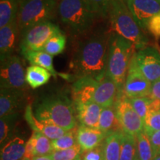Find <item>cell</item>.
Instances as JSON below:
<instances>
[{"label": "cell", "mask_w": 160, "mask_h": 160, "mask_svg": "<svg viewBox=\"0 0 160 160\" xmlns=\"http://www.w3.org/2000/svg\"><path fill=\"white\" fill-rule=\"evenodd\" d=\"M134 58L139 71L151 82L160 79V51L153 47H145L135 52Z\"/></svg>", "instance_id": "11"}, {"label": "cell", "mask_w": 160, "mask_h": 160, "mask_svg": "<svg viewBox=\"0 0 160 160\" xmlns=\"http://www.w3.org/2000/svg\"><path fill=\"white\" fill-rule=\"evenodd\" d=\"M109 35L97 31L83 37L73 50L70 69L77 78L90 77L99 81L107 71Z\"/></svg>", "instance_id": "1"}, {"label": "cell", "mask_w": 160, "mask_h": 160, "mask_svg": "<svg viewBox=\"0 0 160 160\" xmlns=\"http://www.w3.org/2000/svg\"><path fill=\"white\" fill-rule=\"evenodd\" d=\"M148 97L151 98V99L160 101V79L151 83Z\"/></svg>", "instance_id": "39"}, {"label": "cell", "mask_w": 160, "mask_h": 160, "mask_svg": "<svg viewBox=\"0 0 160 160\" xmlns=\"http://www.w3.org/2000/svg\"><path fill=\"white\" fill-rule=\"evenodd\" d=\"M22 0H0V28L17 19Z\"/></svg>", "instance_id": "25"}, {"label": "cell", "mask_w": 160, "mask_h": 160, "mask_svg": "<svg viewBox=\"0 0 160 160\" xmlns=\"http://www.w3.org/2000/svg\"><path fill=\"white\" fill-rule=\"evenodd\" d=\"M36 157L34 148H33V146L32 145L31 142L29 140H28V142H26V145H25V153L24 159L25 160H33Z\"/></svg>", "instance_id": "40"}, {"label": "cell", "mask_w": 160, "mask_h": 160, "mask_svg": "<svg viewBox=\"0 0 160 160\" xmlns=\"http://www.w3.org/2000/svg\"><path fill=\"white\" fill-rule=\"evenodd\" d=\"M73 104L77 119L81 123V125L99 129V118L102 108L93 102L88 103L76 102Z\"/></svg>", "instance_id": "17"}, {"label": "cell", "mask_w": 160, "mask_h": 160, "mask_svg": "<svg viewBox=\"0 0 160 160\" xmlns=\"http://www.w3.org/2000/svg\"><path fill=\"white\" fill-rule=\"evenodd\" d=\"M82 150L79 145L65 150L53 151L49 156L53 160H77L81 157Z\"/></svg>", "instance_id": "33"}, {"label": "cell", "mask_w": 160, "mask_h": 160, "mask_svg": "<svg viewBox=\"0 0 160 160\" xmlns=\"http://www.w3.org/2000/svg\"><path fill=\"white\" fill-rule=\"evenodd\" d=\"M17 20L0 28V59H7L13 54L19 34Z\"/></svg>", "instance_id": "18"}, {"label": "cell", "mask_w": 160, "mask_h": 160, "mask_svg": "<svg viewBox=\"0 0 160 160\" xmlns=\"http://www.w3.org/2000/svg\"><path fill=\"white\" fill-rule=\"evenodd\" d=\"M66 42V36L62 32L49 39L48 42L45 44L42 51L53 57L59 55L65 51Z\"/></svg>", "instance_id": "31"}, {"label": "cell", "mask_w": 160, "mask_h": 160, "mask_svg": "<svg viewBox=\"0 0 160 160\" xmlns=\"http://www.w3.org/2000/svg\"><path fill=\"white\" fill-rule=\"evenodd\" d=\"M97 17L105 19L109 16L113 0H85Z\"/></svg>", "instance_id": "35"}, {"label": "cell", "mask_w": 160, "mask_h": 160, "mask_svg": "<svg viewBox=\"0 0 160 160\" xmlns=\"http://www.w3.org/2000/svg\"><path fill=\"white\" fill-rule=\"evenodd\" d=\"M51 76L48 70L37 65L29 66L25 71L26 82L33 89L45 85L48 82Z\"/></svg>", "instance_id": "24"}, {"label": "cell", "mask_w": 160, "mask_h": 160, "mask_svg": "<svg viewBox=\"0 0 160 160\" xmlns=\"http://www.w3.org/2000/svg\"><path fill=\"white\" fill-rule=\"evenodd\" d=\"M58 4L59 0H22L17 19L20 32L51 21L57 13Z\"/></svg>", "instance_id": "6"}, {"label": "cell", "mask_w": 160, "mask_h": 160, "mask_svg": "<svg viewBox=\"0 0 160 160\" xmlns=\"http://www.w3.org/2000/svg\"><path fill=\"white\" fill-rule=\"evenodd\" d=\"M119 160H138L137 138L124 131L122 139Z\"/></svg>", "instance_id": "29"}, {"label": "cell", "mask_w": 160, "mask_h": 160, "mask_svg": "<svg viewBox=\"0 0 160 160\" xmlns=\"http://www.w3.org/2000/svg\"><path fill=\"white\" fill-rule=\"evenodd\" d=\"M120 94L117 85L107 74L99 81L93 102L101 106L102 108L114 105L118 96Z\"/></svg>", "instance_id": "14"}, {"label": "cell", "mask_w": 160, "mask_h": 160, "mask_svg": "<svg viewBox=\"0 0 160 160\" xmlns=\"http://www.w3.org/2000/svg\"><path fill=\"white\" fill-rule=\"evenodd\" d=\"M21 53L32 65H37L44 68L48 70L53 77H57V73L55 71L53 64V56L43 51H28L21 52Z\"/></svg>", "instance_id": "23"}, {"label": "cell", "mask_w": 160, "mask_h": 160, "mask_svg": "<svg viewBox=\"0 0 160 160\" xmlns=\"http://www.w3.org/2000/svg\"><path fill=\"white\" fill-rule=\"evenodd\" d=\"M82 160H104L102 144L96 148L83 152L81 155Z\"/></svg>", "instance_id": "37"}, {"label": "cell", "mask_w": 160, "mask_h": 160, "mask_svg": "<svg viewBox=\"0 0 160 160\" xmlns=\"http://www.w3.org/2000/svg\"><path fill=\"white\" fill-rule=\"evenodd\" d=\"M25 71L21 59L13 54L1 61L0 86L1 88L27 90Z\"/></svg>", "instance_id": "8"}, {"label": "cell", "mask_w": 160, "mask_h": 160, "mask_svg": "<svg viewBox=\"0 0 160 160\" xmlns=\"http://www.w3.org/2000/svg\"><path fill=\"white\" fill-rule=\"evenodd\" d=\"M114 107L117 119L125 133L137 137L144 131L143 120L133 108L123 93L118 96Z\"/></svg>", "instance_id": "9"}, {"label": "cell", "mask_w": 160, "mask_h": 160, "mask_svg": "<svg viewBox=\"0 0 160 160\" xmlns=\"http://www.w3.org/2000/svg\"><path fill=\"white\" fill-rule=\"evenodd\" d=\"M28 96L26 90L14 88L0 89V117L20 113L27 107Z\"/></svg>", "instance_id": "12"}, {"label": "cell", "mask_w": 160, "mask_h": 160, "mask_svg": "<svg viewBox=\"0 0 160 160\" xmlns=\"http://www.w3.org/2000/svg\"><path fill=\"white\" fill-rule=\"evenodd\" d=\"M147 31L151 34L158 39L160 38V13L153 16L149 20L147 25Z\"/></svg>", "instance_id": "36"}, {"label": "cell", "mask_w": 160, "mask_h": 160, "mask_svg": "<svg viewBox=\"0 0 160 160\" xmlns=\"http://www.w3.org/2000/svg\"><path fill=\"white\" fill-rule=\"evenodd\" d=\"M60 33L59 26L51 21L37 24L22 33L21 52L42 51L48 40Z\"/></svg>", "instance_id": "7"}, {"label": "cell", "mask_w": 160, "mask_h": 160, "mask_svg": "<svg viewBox=\"0 0 160 160\" xmlns=\"http://www.w3.org/2000/svg\"><path fill=\"white\" fill-rule=\"evenodd\" d=\"M151 82L139 71L134 56L131 58L122 93L128 98L148 97Z\"/></svg>", "instance_id": "10"}, {"label": "cell", "mask_w": 160, "mask_h": 160, "mask_svg": "<svg viewBox=\"0 0 160 160\" xmlns=\"http://www.w3.org/2000/svg\"><path fill=\"white\" fill-rule=\"evenodd\" d=\"M128 7L142 31H147L149 20L160 13V0H125Z\"/></svg>", "instance_id": "13"}, {"label": "cell", "mask_w": 160, "mask_h": 160, "mask_svg": "<svg viewBox=\"0 0 160 160\" xmlns=\"http://www.w3.org/2000/svg\"><path fill=\"white\" fill-rule=\"evenodd\" d=\"M20 117V113H13L5 116L0 119V144L1 147L13 137L16 125Z\"/></svg>", "instance_id": "27"}, {"label": "cell", "mask_w": 160, "mask_h": 160, "mask_svg": "<svg viewBox=\"0 0 160 160\" xmlns=\"http://www.w3.org/2000/svg\"><path fill=\"white\" fill-rule=\"evenodd\" d=\"M28 140L33 146L36 157L50 155L53 151L51 140L39 132L33 131Z\"/></svg>", "instance_id": "28"}, {"label": "cell", "mask_w": 160, "mask_h": 160, "mask_svg": "<svg viewBox=\"0 0 160 160\" xmlns=\"http://www.w3.org/2000/svg\"><path fill=\"white\" fill-rule=\"evenodd\" d=\"M153 160H160V154L156 156V157L153 158Z\"/></svg>", "instance_id": "42"}, {"label": "cell", "mask_w": 160, "mask_h": 160, "mask_svg": "<svg viewBox=\"0 0 160 160\" xmlns=\"http://www.w3.org/2000/svg\"><path fill=\"white\" fill-rule=\"evenodd\" d=\"M138 160H153L155 157L153 148L148 136L145 131L141 132L137 137Z\"/></svg>", "instance_id": "30"}, {"label": "cell", "mask_w": 160, "mask_h": 160, "mask_svg": "<svg viewBox=\"0 0 160 160\" xmlns=\"http://www.w3.org/2000/svg\"><path fill=\"white\" fill-rule=\"evenodd\" d=\"M22 160H25V159H22Z\"/></svg>", "instance_id": "44"}, {"label": "cell", "mask_w": 160, "mask_h": 160, "mask_svg": "<svg viewBox=\"0 0 160 160\" xmlns=\"http://www.w3.org/2000/svg\"><path fill=\"white\" fill-rule=\"evenodd\" d=\"M122 133L116 132L108 135L104 140L102 146L104 160H119Z\"/></svg>", "instance_id": "22"}, {"label": "cell", "mask_w": 160, "mask_h": 160, "mask_svg": "<svg viewBox=\"0 0 160 160\" xmlns=\"http://www.w3.org/2000/svg\"><path fill=\"white\" fill-rule=\"evenodd\" d=\"M77 143L83 152L91 151L103 143L106 136L99 129L92 128L84 125L78 128L77 133Z\"/></svg>", "instance_id": "19"}, {"label": "cell", "mask_w": 160, "mask_h": 160, "mask_svg": "<svg viewBox=\"0 0 160 160\" xmlns=\"http://www.w3.org/2000/svg\"><path fill=\"white\" fill-rule=\"evenodd\" d=\"M39 121L53 124L69 131L77 126L74 104L63 93H52L38 99L33 108Z\"/></svg>", "instance_id": "2"}, {"label": "cell", "mask_w": 160, "mask_h": 160, "mask_svg": "<svg viewBox=\"0 0 160 160\" xmlns=\"http://www.w3.org/2000/svg\"><path fill=\"white\" fill-rule=\"evenodd\" d=\"M57 13L73 35L88 33L98 18L85 0H59Z\"/></svg>", "instance_id": "5"}, {"label": "cell", "mask_w": 160, "mask_h": 160, "mask_svg": "<svg viewBox=\"0 0 160 160\" xmlns=\"http://www.w3.org/2000/svg\"><path fill=\"white\" fill-rule=\"evenodd\" d=\"M24 117H25L26 122L33 131L42 133L45 137L49 138L51 141L59 139L68 132L62 128L58 127L53 124L44 122L37 119L33 114V108L31 107V105H28L27 107L25 108Z\"/></svg>", "instance_id": "15"}, {"label": "cell", "mask_w": 160, "mask_h": 160, "mask_svg": "<svg viewBox=\"0 0 160 160\" xmlns=\"http://www.w3.org/2000/svg\"><path fill=\"white\" fill-rule=\"evenodd\" d=\"M129 102L135 111L139 114L142 119L145 120L146 116L149 111V107L151 105L152 99L148 97H135V98H128Z\"/></svg>", "instance_id": "34"}, {"label": "cell", "mask_w": 160, "mask_h": 160, "mask_svg": "<svg viewBox=\"0 0 160 160\" xmlns=\"http://www.w3.org/2000/svg\"><path fill=\"white\" fill-rule=\"evenodd\" d=\"M99 130L106 137L112 133L123 131L117 119L114 105L102 110L99 118Z\"/></svg>", "instance_id": "20"}, {"label": "cell", "mask_w": 160, "mask_h": 160, "mask_svg": "<svg viewBox=\"0 0 160 160\" xmlns=\"http://www.w3.org/2000/svg\"><path fill=\"white\" fill-rule=\"evenodd\" d=\"M148 136L153 148L154 156L160 154V131L153 132Z\"/></svg>", "instance_id": "38"}, {"label": "cell", "mask_w": 160, "mask_h": 160, "mask_svg": "<svg viewBox=\"0 0 160 160\" xmlns=\"http://www.w3.org/2000/svg\"><path fill=\"white\" fill-rule=\"evenodd\" d=\"M26 142L19 137H13L1 147V160H22L25 153Z\"/></svg>", "instance_id": "21"}, {"label": "cell", "mask_w": 160, "mask_h": 160, "mask_svg": "<svg viewBox=\"0 0 160 160\" xmlns=\"http://www.w3.org/2000/svg\"><path fill=\"white\" fill-rule=\"evenodd\" d=\"M33 160H53L49 155L47 156H39V157H36Z\"/></svg>", "instance_id": "41"}, {"label": "cell", "mask_w": 160, "mask_h": 160, "mask_svg": "<svg viewBox=\"0 0 160 160\" xmlns=\"http://www.w3.org/2000/svg\"><path fill=\"white\" fill-rule=\"evenodd\" d=\"M99 81L93 77L77 78L72 85L73 103L92 102Z\"/></svg>", "instance_id": "16"}, {"label": "cell", "mask_w": 160, "mask_h": 160, "mask_svg": "<svg viewBox=\"0 0 160 160\" xmlns=\"http://www.w3.org/2000/svg\"><path fill=\"white\" fill-rule=\"evenodd\" d=\"M160 131V101L152 99L149 111L144 120V131L147 135Z\"/></svg>", "instance_id": "26"}, {"label": "cell", "mask_w": 160, "mask_h": 160, "mask_svg": "<svg viewBox=\"0 0 160 160\" xmlns=\"http://www.w3.org/2000/svg\"><path fill=\"white\" fill-rule=\"evenodd\" d=\"M77 160H82V159H81V157H80L79 158V159H77Z\"/></svg>", "instance_id": "43"}, {"label": "cell", "mask_w": 160, "mask_h": 160, "mask_svg": "<svg viewBox=\"0 0 160 160\" xmlns=\"http://www.w3.org/2000/svg\"><path fill=\"white\" fill-rule=\"evenodd\" d=\"M108 17L111 33L131 42L136 49L146 47L148 40L138 25L125 0H113Z\"/></svg>", "instance_id": "4"}, {"label": "cell", "mask_w": 160, "mask_h": 160, "mask_svg": "<svg viewBox=\"0 0 160 160\" xmlns=\"http://www.w3.org/2000/svg\"><path fill=\"white\" fill-rule=\"evenodd\" d=\"M53 151H60L71 148L78 145L77 134H75L73 130L68 131L65 135L59 139L51 141Z\"/></svg>", "instance_id": "32"}, {"label": "cell", "mask_w": 160, "mask_h": 160, "mask_svg": "<svg viewBox=\"0 0 160 160\" xmlns=\"http://www.w3.org/2000/svg\"><path fill=\"white\" fill-rule=\"evenodd\" d=\"M134 49L131 42L115 33H110L106 74L116 83L120 93H122Z\"/></svg>", "instance_id": "3"}]
</instances>
